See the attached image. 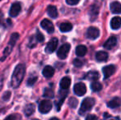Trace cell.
Listing matches in <instances>:
<instances>
[{
    "label": "cell",
    "instance_id": "obj_21",
    "mask_svg": "<svg viewBox=\"0 0 121 120\" xmlns=\"http://www.w3.org/2000/svg\"><path fill=\"white\" fill-rule=\"evenodd\" d=\"M34 112H35V104H29L25 106L24 113H25L26 116H30Z\"/></svg>",
    "mask_w": 121,
    "mask_h": 120
},
{
    "label": "cell",
    "instance_id": "obj_23",
    "mask_svg": "<svg viewBox=\"0 0 121 120\" xmlns=\"http://www.w3.org/2000/svg\"><path fill=\"white\" fill-rule=\"evenodd\" d=\"M73 28V26L71 23L69 22H64L62 24H60L59 26V29L62 32H68V31H70Z\"/></svg>",
    "mask_w": 121,
    "mask_h": 120
},
{
    "label": "cell",
    "instance_id": "obj_22",
    "mask_svg": "<svg viewBox=\"0 0 121 120\" xmlns=\"http://www.w3.org/2000/svg\"><path fill=\"white\" fill-rule=\"evenodd\" d=\"M99 12V8L96 5H92L90 8V17L91 20H94L97 17Z\"/></svg>",
    "mask_w": 121,
    "mask_h": 120
},
{
    "label": "cell",
    "instance_id": "obj_30",
    "mask_svg": "<svg viewBox=\"0 0 121 120\" xmlns=\"http://www.w3.org/2000/svg\"><path fill=\"white\" fill-rule=\"evenodd\" d=\"M36 38H34V37H31L30 40V41H29L28 43V46L30 47V48H33L34 46H35L36 45Z\"/></svg>",
    "mask_w": 121,
    "mask_h": 120
},
{
    "label": "cell",
    "instance_id": "obj_31",
    "mask_svg": "<svg viewBox=\"0 0 121 120\" xmlns=\"http://www.w3.org/2000/svg\"><path fill=\"white\" fill-rule=\"evenodd\" d=\"M35 38H36L37 41H39V42H43L44 40H45V37H44V35H42L40 31H37V35H36V36H35Z\"/></svg>",
    "mask_w": 121,
    "mask_h": 120
},
{
    "label": "cell",
    "instance_id": "obj_27",
    "mask_svg": "<svg viewBox=\"0 0 121 120\" xmlns=\"http://www.w3.org/2000/svg\"><path fill=\"white\" fill-rule=\"evenodd\" d=\"M36 80H37V77H29L28 80H27V86H29V87H31V86H33L34 84L35 83Z\"/></svg>",
    "mask_w": 121,
    "mask_h": 120
},
{
    "label": "cell",
    "instance_id": "obj_3",
    "mask_svg": "<svg viewBox=\"0 0 121 120\" xmlns=\"http://www.w3.org/2000/svg\"><path fill=\"white\" fill-rule=\"evenodd\" d=\"M95 104V99L93 98H86L85 99H83L82 103L81 104V107L79 109V114H83L85 113H86L87 111L91 110L92 109V107Z\"/></svg>",
    "mask_w": 121,
    "mask_h": 120
},
{
    "label": "cell",
    "instance_id": "obj_32",
    "mask_svg": "<svg viewBox=\"0 0 121 120\" xmlns=\"http://www.w3.org/2000/svg\"><path fill=\"white\" fill-rule=\"evenodd\" d=\"M73 64H74L75 67H81L82 66V64H83V62L82 60L78 59V58H76V59H74V61H73Z\"/></svg>",
    "mask_w": 121,
    "mask_h": 120
},
{
    "label": "cell",
    "instance_id": "obj_5",
    "mask_svg": "<svg viewBox=\"0 0 121 120\" xmlns=\"http://www.w3.org/2000/svg\"><path fill=\"white\" fill-rule=\"evenodd\" d=\"M70 45L69 44H64L58 50V53H57V55L60 59H64V58H67L68 54H69V52L70 50Z\"/></svg>",
    "mask_w": 121,
    "mask_h": 120
},
{
    "label": "cell",
    "instance_id": "obj_37",
    "mask_svg": "<svg viewBox=\"0 0 121 120\" xmlns=\"http://www.w3.org/2000/svg\"><path fill=\"white\" fill-rule=\"evenodd\" d=\"M49 120H59V119H57V118H52V119H50Z\"/></svg>",
    "mask_w": 121,
    "mask_h": 120
},
{
    "label": "cell",
    "instance_id": "obj_33",
    "mask_svg": "<svg viewBox=\"0 0 121 120\" xmlns=\"http://www.w3.org/2000/svg\"><path fill=\"white\" fill-rule=\"evenodd\" d=\"M80 0H66V3L69 5H76L79 3Z\"/></svg>",
    "mask_w": 121,
    "mask_h": 120
},
{
    "label": "cell",
    "instance_id": "obj_26",
    "mask_svg": "<svg viewBox=\"0 0 121 120\" xmlns=\"http://www.w3.org/2000/svg\"><path fill=\"white\" fill-rule=\"evenodd\" d=\"M44 96L47 98H53L54 97V91L49 88L45 89V92H44Z\"/></svg>",
    "mask_w": 121,
    "mask_h": 120
},
{
    "label": "cell",
    "instance_id": "obj_10",
    "mask_svg": "<svg viewBox=\"0 0 121 120\" xmlns=\"http://www.w3.org/2000/svg\"><path fill=\"white\" fill-rule=\"evenodd\" d=\"M21 10H22V8H21L20 3H14L11 6V8H10V11H9V15L11 17H17L19 14Z\"/></svg>",
    "mask_w": 121,
    "mask_h": 120
},
{
    "label": "cell",
    "instance_id": "obj_2",
    "mask_svg": "<svg viewBox=\"0 0 121 120\" xmlns=\"http://www.w3.org/2000/svg\"><path fill=\"white\" fill-rule=\"evenodd\" d=\"M18 38H19V35H18L17 33H13V35H12L11 38H10L9 42H8V46L6 47V49H5L4 51H3V57L0 58V60H1V61H4L5 58H6L7 57H8V55L11 54L12 50H13L14 45H16L17 40H18Z\"/></svg>",
    "mask_w": 121,
    "mask_h": 120
},
{
    "label": "cell",
    "instance_id": "obj_15",
    "mask_svg": "<svg viewBox=\"0 0 121 120\" xmlns=\"http://www.w3.org/2000/svg\"><path fill=\"white\" fill-rule=\"evenodd\" d=\"M43 76L46 78H50L54 76V69L53 67L51 66H46L45 68L43 69Z\"/></svg>",
    "mask_w": 121,
    "mask_h": 120
},
{
    "label": "cell",
    "instance_id": "obj_38",
    "mask_svg": "<svg viewBox=\"0 0 121 120\" xmlns=\"http://www.w3.org/2000/svg\"><path fill=\"white\" fill-rule=\"evenodd\" d=\"M33 120H39V119H33Z\"/></svg>",
    "mask_w": 121,
    "mask_h": 120
},
{
    "label": "cell",
    "instance_id": "obj_16",
    "mask_svg": "<svg viewBox=\"0 0 121 120\" xmlns=\"http://www.w3.org/2000/svg\"><path fill=\"white\" fill-rule=\"evenodd\" d=\"M59 85H60V87L62 90H67L71 85V79L69 77H63L62 80L60 81Z\"/></svg>",
    "mask_w": 121,
    "mask_h": 120
},
{
    "label": "cell",
    "instance_id": "obj_17",
    "mask_svg": "<svg viewBox=\"0 0 121 120\" xmlns=\"http://www.w3.org/2000/svg\"><path fill=\"white\" fill-rule=\"evenodd\" d=\"M108 107H110V109H115V108H119L121 105V99L120 98H114L113 99L108 102L107 104Z\"/></svg>",
    "mask_w": 121,
    "mask_h": 120
},
{
    "label": "cell",
    "instance_id": "obj_1",
    "mask_svg": "<svg viewBox=\"0 0 121 120\" xmlns=\"http://www.w3.org/2000/svg\"><path fill=\"white\" fill-rule=\"evenodd\" d=\"M25 72L26 67L24 64H18L15 67L11 80V85L13 88H17L20 86V84L22 83L23 78H24Z\"/></svg>",
    "mask_w": 121,
    "mask_h": 120
},
{
    "label": "cell",
    "instance_id": "obj_12",
    "mask_svg": "<svg viewBox=\"0 0 121 120\" xmlns=\"http://www.w3.org/2000/svg\"><path fill=\"white\" fill-rule=\"evenodd\" d=\"M117 44V39L115 36H111L104 43V47L106 50H112Z\"/></svg>",
    "mask_w": 121,
    "mask_h": 120
},
{
    "label": "cell",
    "instance_id": "obj_35",
    "mask_svg": "<svg viewBox=\"0 0 121 120\" xmlns=\"http://www.w3.org/2000/svg\"><path fill=\"white\" fill-rule=\"evenodd\" d=\"M86 120H98L96 118V116L95 115H92V114H91V115H88L87 117H86Z\"/></svg>",
    "mask_w": 121,
    "mask_h": 120
},
{
    "label": "cell",
    "instance_id": "obj_18",
    "mask_svg": "<svg viewBox=\"0 0 121 120\" xmlns=\"http://www.w3.org/2000/svg\"><path fill=\"white\" fill-rule=\"evenodd\" d=\"M108 58V54L105 51H98L96 54V59L98 62H105Z\"/></svg>",
    "mask_w": 121,
    "mask_h": 120
},
{
    "label": "cell",
    "instance_id": "obj_7",
    "mask_svg": "<svg viewBox=\"0 0 121 120\" xmlns=\"http://www.w3.org/2000/svg\"><path fill=\"white\" fill-rule=\"evenodd\" d=\"M100 35V30L95 26H91L86 30V37L90 40H96Z\"/></svg>",
    "mask_w": 121,
    "mask_h": 120
},
{
    "label": "cell",
    "instance_id": "obj_28",
    "mask_svg": "<svg viewBox=\"0 0 121 120\" xmlns=\"http://www.w3.org/2000/svg\"><path fill=\"white\" fill-rule=\"evenodd\" d=\"M21 119V116L19 114H11V115L8 116L4 120H20Z\"/></svg>",
    "mask_w": 121,
    "mask_h": 120
},
{
    "label": "cell",
    "instance_id": "obj_4",
    "mask_svg": "<svg viewBox=\"0 0 121 120\" xmlns=\"http://www.w3.org/2000/svg\"><path fill=\"white\" fill-rule=\"evenodd\" d=\"M52 109V103L49 99L42 100L39 104V111L41 114H47Z\"/></svg>",
    "mask_w": 121,
    "mask_h": 120
},
{
    "label": "cell",
    "instance_id": "obj_14",
    "mask_svg": "<svg viewBox=\"0 0 121 120\" xmlns=\"http://www.w3.org/2000/svg\"><path fill=\"white\" fill-rule=\"evenodd\" d=\"M110 10L113 13H116V14H119V13H121V3L120 2H113V3H110Z\"/></svg>",
    "mask_w": 121,
    "mask_h": 120
},
{
    "label": "cell",
    "instance_id": "obj_6",
    "mask_svg": "<svg viewBox=\"0 0 121 120\" xmlns=\"http://www.w3.org/2000/svg\"><path fill=\"white\" fill-rule=\"evenodd\" d=\"M73 91L74 93L78 96H82L86 94V85L82 82H78L73 87Z\"/></svg>",
    "mask_w": 121,
    "mask_h": 120
},
{
    "label": "cell",
    "instance_id": "obj_13",
    "mask_svg": "<svg viewBox=\"0 0 121 120\" xmlns=\"http://www.w3.org/2000/svg\"><path fill=\"white\" fill-rule=\"evenodd\" d=\"M110 26L113 30H117L121 26V17H115L110 21Z\"/></svg>",
    "mask_w": 121,
    "mask_h": 120
},
{
    "label": "cell",
    "instance_id": "obj_19",
    "mask_svg": "<svg viewBox=\"0 0 121 120\" xmlns=\"http://www.w3.org/2000/svg\"><path fill=\"white\" fill-rule=\"evenodd\" d=\"M86 52H87V49L85 45H80L76 48V54L78 57H83L84 55H86Z\"/></svg>",
    "mask_w": 121,
    "mask_h": 120
},
{
    "label": "cell",
    "instance_id": "obj_11",
    "mask_svg": "<svg viewBox=\"0 0 121 120\" xmlns=\"http://www.w3.org/2000/svg\"><path fill=\"white\" fill-rule=\"evenodd\" d=\"M115 67L114 65H108V66H105V67H103L102 69V72H103L104 74V77L105 78H108L110 77V76H112L115 72Z\"/></svg>",
    "mask_w": 121,
    "mask_h": 120
},
{
    "label": "cell",
    "instance_id": "obj_34",
    "mask_svg": "<svg viewBox=\"0 0 121 120\" xmlns=\"http://www.w3.org/2000/svg\"><path fill=\"white\" fill-rule=\"evenodd\" d=\"M10 95H11V92H10V91L5 92V94L3 95V100H5V101L8 100V99H9V98H10Z\"/></svg>",
    "mask_w": 121,
    "mask_h": 120
},
{
    "label": "cell",
    "instance_id": "obj_9",
    "mask_svg": "<svg viewBox=\"0 0 121 120\" xmlns=\"http://www.w3.org/2000/svg\"><path fill=\"white\" fill-rule=\"evenodd\" d=\"M40 26H41V27L43 28L44 30H46L49 34H52L54 30V25H53V23L48 19H44L43 21H41V23H40Z\"/></svg>",
    "mask_w": 121,
    "mask_h": 120
},
{
    "label": "cell",
    "instance_id": "obj_29",
    "mask_svg": "<svg viewBox=\"0 0 121 120\" xmlns=\"http://www.w3.org/2000/svg\"><path fill=\"white\" fill-rule=\"evenodd\" d=\"M69 104L70 105V107L72 108H76V106L78 105V100L75 98H71L69 102Z\"/></svg>",
    "mask_w": 121,
    "mask_h": 120
},
{
    "label": "cell",
    "instance_id": "obj_24",
    "mask_svg": "<svg viewBox=\"0 0 121 120\" xmlns=\"http://www.w3.org/2000/svg\"><path fill=\"white\" fill-rule=\"evenodd\" d=\"M91 88L93 91H100L102 89V85L97 81H95L91 84Z\"/></svg>",
    "mask_w": 121,
    "mask_h": 120
},
{
    "label": "cell",
    "instance_id": "obj_36",
    "mask_svg": "<svg viewBox=\"0 0 121 120\" xmlns=\"http://www.w3.org/2000/svg\"><path fill=\"white\" fill-rule=\"evenodd\" d=\"M3 15L2 12H0V25L2 24V22H3Z\"/></svg>",
    "mask_w": 121,
    "mask_h": 120
},
{
    "label": "cell",
    "instance_id": "obj_20",
    "mask_svg": "<svg viewBox=\"0 0 121 120\" xmlns=\"http://www.w3.org/2000/svg\"><path fill=\"white\" fill-rule=\"evenodd\" d=\"M47 12L48 15L52 18H56L58 17V10L56 7L53 6V5H49L47 8Z\"/></svg>",
    "mask_w": 121,
    "mask_h": 120
},
{
    "label": "cell",
    "instance_id": "obj_25",
    "mask_svg": "<svg viewBox=\"0 0 121 120\" xmlns=\"http://www.w3.org/2000/svg\"><path fill=\"white\" fill-rule=\"evenodd\" d=\"M86 78H88L89 80H97L99 78V74L96 71H91L87 73Z\"/></svg>",
    "mask_w": 121,
    "mask_h": 120
},
{
    "label": "cell",
    "instance_id": "obj_8",
    "mask_svg": "<svg viewBox=\"0 0 121 120\" xmlns=\"http://www.w3.org/2000/svg\"><path fill=\"white\" fill-rule=\"evenodd\" d=\"M58 43H59V41H58V39L57 38L51 39V40H49V43L47 44L46 48H45V52H46L47 54L53 53V52H54V50H56V48H57Z\"/></svg>",
    "mask_w": 121,
    "mask_h": 120
}]
</instances>
